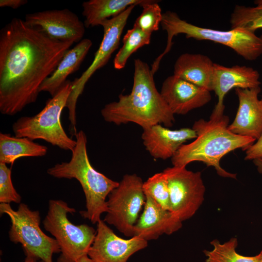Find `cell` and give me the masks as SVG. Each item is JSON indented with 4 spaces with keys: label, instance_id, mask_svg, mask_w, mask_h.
Wrapping results in <instances>:
<instances>
[{
    "label": "cell",
    "instance_id": "ac0fdd59",
    "mask_svg": "<svg viewBox=\"0 0 262 262\" xmlns=\"http://www.w3.org/2000/svg\"><path fill=\"white\" fill-rule=\"evenodd\" d=\"M260 76L259 72L251 67L240 66L227 67L214 63L212 91L215 92L218 101L214 110L224 111V98L231 89L260 87L261 83Z\"/></svg>",
    "mask_w": 262,
    "mask_h": 262
},
{
    "label": "cell",
    "instance_id": "1f68e13d",
    "mask_svg": "<svg viewBox=\"0 0 262 262\" xmlns=\"http://www.w3.org/2000/svg\"><path fill=\"white\" fill-rule=\"evenodd\" d=\"M25 259L24 262H37L39 260L37 258L30 254H25Z\"/></svg>",
    "mask_w": 262,
    "mask_h": 262
},
{
    "label": "cell",
    "instance_id": "d6a6232c",
    "mask_svg": "<svg viewBox=\"0 0 262 262\" xmlns=\"http://www.w3.org/2000/svg\"><path fill=\"white\" fill-rule=\"evenodd\" d=\"M77 262H92L87 255L80 258Z\"/></svg>",
    "mask_w": 262,
    "mask_h": 262
},
{
    "label": "cell",
    "instance_id": "3957f363",
    "mask_svg": "<svg viewBox=\"0 0 262 262\" xmlns=\"http://www.w3.org/2000/svg\"><path fill=\"white\" fill-rule=\"evenodd\" d=\"M229 118L224 112L213 110L209 120L199 119L192 129L196 137L182 145L171 158L174 166L182 167L193 162H201L208 166L214 167L218 175L223 177L236 179V174L221 167V159L229 152L241 148L245 150L256 139L236 134L228 129Z\"/></svg>",
    "mask_w": 262,
    "mask_h": 262
},
{
    "label": "cell",
    "instance_id": "ffe728a7",
    "mask_svg": "<svg viewBox=\"0 0 262 262\" xmlns=\"http://www.w3.org/2000/svg\"><path fill=\"white\" fill-rule=\"evenodd\" d=\"M92 46V41L85 38L67 50L54 71L41 84L39 92H47L54 96L67 77L79 68Z\"/></svg>",
    "mask_w": 262,
    "mask_h": 262
},
{
    "label": "cell",
    "instance_id": "cb8c5ba5",
    "mask_svg": "<svg viewBox=\"0 0 262 262\" xmlns=\"http://www.w3.org/2000/svg\"><path fill=\"white\" fill-rule=\"evenodd\" d=\"M151 35L134 25L132 29L128 30L123 37V45L114 59V67L116 69L123 68L133 53L150 43Z\"/></svg>",
    "mask_w": 262,
    "mask_h": 262
},
{
    "label": "cell",
    "instance_id": "836d02e7",
    "mask_svg": "<svg viewBox=\"0 0 262 262\" xmlns=\"http://www.w3.org/2000/svg\"><path fill=\"white\" fill-rule=\"evenodd\" d=\"M256 6L262 7V0H256L254 2Z\"/></svg>",
    "mask_w": 262,
    "mask_h": 262
},
{
    "label": "cell",
    "instance_id": "f1b7e54d",
    "mask_svg": "<svg viewBox=\"0 0 262 262\" xmlns=\"http://www.w3.org/2000/svg\"><path fill=\"white\" fill-rule=\"evenodd\" d=\"M262 158V132L258 139L246 150L245 160Z\"/></svg>",
    "mask_w": 262,
    "mask_h": 262
},
{
    "label": "cell",
    "instance_id": "9c48e42d",
    "mask_svg": "<svg viewBox=\"0 0 262 262\" xmlns=\"http://www.w3.org/2000/svg\"><path fill=\"white\" fill-rule=\"evenodd\" d=\"M119 182L108 196L107 212L103 221L125 236L132 237L146 202L143 182L140 177L133 174L125 175Z\"/></svg>",
    "mask_w": 262,
    "mask_h": 262
},
{
    "label": "cell",
    "instance_id": "4316f807",
    "mask_svg": "<svg viewBox=\"0 0 262 262\" xmlns=\"http://www.w3.org/2000/svg\"><path fill=\"white\" fill-rule=\"evenodd\" d=\"M140 6L143 8V11L136 19L134 26L152 34L159 29L163 17L161 9L158 1L153 0H147Z\"/></svg>",
    "mask_w": 262,
    "mask_h": 262
},
{
    "label": "cell",
    "instance_id": "30bf717a",
    "mask_svg": "<svg viewBox=\"0 0 262 262\" xmlns=\"http://www.w3.org/2000/svg\"><path fill=\"white\" fill-rule=\"evenodd\" d=\"M135 6L131 5L118 16L106 19L101 23L100 26L103 29V37L93 62L79 78L72 82V91L66 105L68 110L71 131H76V109L79 97L89 79L97 70L106 65L113 53L118 48L124 28Z\"/></svg>",
    "mask_w": 262,
    "mask_h": 262
},
{
    "label": "cell",
    "instance_id": "7a4b0ae2",
    "mask_svg": "<svg viewBox=\"0 0 262 262\" xmlns=\"http://www.w3.org/2000/svg\"><path fill=\"white\" fill-rule=\"evenodd\" d=\"M133 86L129 94H120L118 100L106 104L101 115L108 122L117 125L135 123L143 129L156 124L171 127L174 114L156 87L147 64L134 60Z\"/></svg>",
    "mask_w": 262,
    "mask_h": 262
},
{
    "label": "cell",
    "instance_id": "4fadbf2b",
    "mask_svg": "<svg viewBox=\"0 0 262 262\" xmlns=\"http://www.w3.org/2000/svg\"><path fill=\"white\" fill-rule=\"evenodd\" d=\"M29 26L61 41L79 42L85 33V25L78 16L68 9L48 10L25 16Z\"/></svg>",
    "mask_w": 262,
    "mask_h": 262
},
{
    "label": "cell",
    "instance_id": "e575fe53",
    "mask_svg": "<svg viewBox=\"0 0 262 262\" xmlns=\"http://www.w3.org/2000/svg\"><path fill=\"white\" fill-rule=\"evenodd\" d=\"M37 262H43V261H42V260H38V261H37Z\"/></svg>",
    "mask_w": 262,
    "mask_h": 262
},
{
    "label": "cell",
    "instance_id": "5b68a950",
    "mask_svg": "<svg viewBox=\"0 0 262 262\" xmlns=\"http://www.w3.org/2000/svg\"><path fill=\"white\" fill-rule=\"evenodd\" d=\"M161 25L167 34L166 46L164 51L153 63L155 68L159 67L163 57L171 49L172 39L179 34H185L187 38L208 40L226 46L247 61H254L262 54V35L242 29L221 31L198 26L181 19L173 12L163 14Z\"/></svg>",
    "mask_w": 262,
    "mask_h": 262
},
{
    "label": "cell",
    "instance_id": "4dcf8cb0",
    "mask_svg": "<svg viewBox=\"0 0 262 262\" xmlns=\"http://www.w3.org/2000/svg\"><path fill=\"white\" fill-rule=\"evenodd\" d=\"M253 163L257 167L258 171L262 174V158L254 160Z\"/></svg>",
    "mask_w": 262,
    "mask_h": 262
},
{
    "label": "cell",
    "instance_id": "d590c367",
    "mask_svg": "<svg viewBox=\"0 0 262 262\" xmlns=\"http://www.w3.org/2000/svg\"><path fill=\"white\" fill-rule=\"evenodd\" d=\"M261 100H262V98L261 99Z\"/></svg>",
    "mask_w": 262,
    "mask_h": 262
},
{
    "label": "cell",
    "instance_id": "603a6c76",
    "mask_svg": "<svg viewBox=\"0 0 262 262\" xmlns=\"http://www.w3.org/2000/svg\"><path fill=\"white\" fill-rule=\"evenodd\" d=\"M213 246L212 250H204L207 259L205 262H262V250L254 256H245L236 251L238 242L233 237L221 244L218 240L211 242Z\"/></svg>",
    "mask_w": 262,
    "mask_h": 262
},
{
    "label": "cell",
    "instance_id": "2e32d148",
    "mask_svg": "<svg viewBox=\"0 0 262 262\" xmlns=\"http://www.w3.org/2000/svg\"><path fill=\"white\" fill-rule=\"evenodd\" d=\"M145 196L143 211L134 227V236L148 241L164 234H171L181 228L182 222L171 211L163 208L148 195Z\"/></svg>",
    "mask_w": 262,
    "mask_h": 262
},
{
    "label": "cell",
    "instance_id": "8fae6325",
    "mask_svg": "<svg viewBox=\"0 0 262 262\" xmlns=\"http://www.w3.org/2000/svg\"><path fill=\"white\" fill-rule=\"evenodd\" d=\"M163 172L168 182L170 211L181 222L191 218L204 200L205 187L201 173L174 166Z\"/></svg>",
    "mask_w": 262,
    "mask_h": 262
},
{
    "label": "cell",
    "instance_id": "484cf974",
    "mask_svg": "<svg viewBox=\"0 0 262 262\" xmlns=\"http://www.w3.org/2000/svg\"><path fill=\"white\" fill-rule=\"evenodd\" d=\"M145 194L148 195L161 207L170 211L169 191L164 172L157 173L143 182Z\"/></svg>",
    "mask_w": 262,
    "mask_h": 262
},
{
    "label": "cell",
    "instance_id": "6da1fadb",
    "mask_svg": "<svg viewBox=\"0 0 262 262\" xmlns=\"http://www.w3.org/2000/svg\"><path fill=\"white\" fill-rule=\"evenodd\" d=\"M74 43L52 39L15 17L0 31V112L14 115L34 103L45 80Z\"/></svg>",
    "mask_w": 262,
    "mask_h": 262
},
{
    "label": "cell",
    "instance_id": "e0dca14e",
    "mask_svg": "<svg viewBox=\"0 0 262 262\" xmlns=\"http://www.w3.org/2000/svg\"><path fill=\"white\" fill-rule=\"evenodd\" d=\"M143 130V144L146 150L156 159L172 158L186 142L196 137L192 128L172 130L156 124Z\"/></svg>",
    "mask_w": 262,
    "mask_h": 262
},
{
    "label": "cell",
    "instance_id": "5bb4252c",
    "mask_svg": "<svg viewBox=\"0 0 262 262\" xmlns=\"http://www.w3.org/2000/svg\"><path fill=\"white\" fill-rule=\"evenodd\" d=\"M160 93L174 115H185L211 100L210 91L174 75L164 80Z\"/></svg>",
    "mask_w": 262,
    "mask_h": 262
},
{
    "label": "cell",
    "instance_id": "9a60e30c",
    "mask_svg": "<svg viewBox=\"0 0 262 262\" xmlns=\"http://www.w3.org/2000/svg\"><path fill=\"white\" fill-rule=\"evenodd\" d=\"M260 87L236 88L239 105L233 121L228 126L232 132L258 139L262 132V101L258 95Z\"/></svg>",
    "mask_w": 262,
    "mask_h": 262
},
{
    "label": "cell",
    "instance_id": "7402d4cb",
    "mask_svg": "<svg viewBox=\"0 0 262 262\" xmlns=\"http://www.w3.org/2000/svg\"><path fill=\"white\" fill-rule=\"evenodd\" d=\"M47 151V147L28 138L0 133V163L12 164L20 158L42 157Z\"/></svg>",
    "mask_w": 262,
    "mask_h": 262
},
{
    "label": "cell",
    "instance_id": "44dd1931",
    "mask_svg": "<svg viewBox=\"0 0 262 262\" xmlns=\"http://www.w3.org/2000/svg\"><path fill=\"white\" fill-rule=\"evenodd\" d=\"M147 0H90L82 4L85 27L100 25L104 20L120 15L131 5H139Z\"/></svg>",
    "mask_w": 262,
    "mask_h": 262
},
{
    "label": "cell",
    "instance_id": "f546056e",
    "mask_svg": "<svg viewBox=\"0 0 262 262\" xmlns=\"http://www.w3.org/2000/svg\"><path fill=\"white\" fill-rule=\"evenodd\" d=\"M28 2L27 0H0V7H10L13 9H17Z\"/></svg>",
    "mask_w": 262,
    "mask_h": 262
},
{
    "label": "cell",
    "instance_id": "277c9868",
    "mask_svg": "<svg viewBox=\"0 0 262 262\" xmlns=\"http://www.w3.org/2000/svg\"><path fill=\"white\" fill-rule=\"evenodd\" d=\"M76 144L70 161L49 168V175L58 179H75L81 184L86 199V210L80 212L84 218L97 223L107 212L106 197L119 183L97 171L92 165L87 151V137L82 131L76 135Z\"/></svg>",
    "mask_w": 262,
    "mask_h": 262
},
{
    "label": "cell",
    "instance_id": "7c38bea8",
    "mask_svg": "<svg viewBox=\"0 0 262 262\" xmlns=\"http://www.w3.org/2000/svg\"><path fill=\"white\" fill-rule=\"evenodd\" d=\"M97 224L96 234L87 253L92 262H127L147 246V241L138 236L129 239L119 237L101 219Z\"/></svg>",
    "mask_w": 262,
    "mask_h": 262
},
{
    "label": "cell",
    "instance_id": "52a82bcc",
    "mask_svg": "<svg viewBox=\"0 0 262 262\" xmlns=\"http://www.w3.org/2000/svg\"><path fill=\"white\" fill-rule=\"evenodd\" d=\"M76 212L62 200H50L47 214L43 221L45 229L57 242L60 255L57 262H77L87 253L97 230L86 224L76 225L68 219V213Z\"/></svg>",
    "mask_w": 262,
    "mask_h": 262
},
{
    "label": "cell",
    "instance_id": "83f0119b",
    "mask_svg": "<svg viewBox=\"0 0 262 262\" xmlns=\"http://www.w3.org/2000/svg\"><path fill=\"white\" fill-rule=\"evenodd\" d=\"M21 197L14 187L11 179V169L6 164L0 163V202L20 203Z\"/></svg>",
    "mask_w": 262,
    "mask_h": 262
},
{
    "label": "cell",
    "instance_id": "8992f818",
    "mask_svg": "<svg viewBox=\"0 0 262 262\" xmlns=\"http://www.w3.org/2000/svg\"><path fill=\"white\" fill-rule=\"evenodd\" d=\"M72 82L67 80L44 108L32 116L19 118L12 125L15 136L33 140L41 139L65 150H73L76 141L68 137L61 121L72 91Z\"/></svg>",
    "mask_w": 262,
    "mask_h": 262
},
{
    "label": "cell",
    "instance_id": "d4e9b609",
    "mask_svg": "<svg viewBox=\"0 0 262 262\" xmlns=\"http://www.w3.org/2000/svg\"><path fill=\"white\" fill-rule=\"evenodd\" d=\"M231 29H242L255 33L262 29V7L236 5L231 14Z\"/></svg>",
    "mask_w": 262,
    "mask_h": 262
},
{
    "label": "cell",
    "instance_id": "d6986e66",
    "mask_svg": "<svg viewBox=\"0 0 262 262\" xmlns=\"http://www.w3.org/2000/svg\"><path fill=\"white\" fill-rule=\"evenodd\" d=\"M214 65L206 55L185 53L176 61L173 75L211 92Z\"/></svg>",
    "mask_w": 262,
    "mask_h": 262
},
{
    "label": "cell",
    "instance_id": "ba28073f",
    "mask_svg": "<svg viewBox=\"0 0 262 262\" xmlns=\"http://www.w3.org/2000/svg\"><path fill=\"white\" fill-rule=\"evenodd\" d=\"M0 213L9 216L11 223L8 233L10 240L20 244L25 254H32L44 262H53V255L60 252V248L56 240L46 235L40 227L38 211H32L22 203L16 210L10 204L0 203Z\"/></svg>",
    "mask_w": 262,
    "mask_h": 262
}]
</instances>
